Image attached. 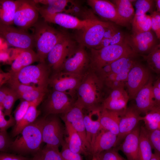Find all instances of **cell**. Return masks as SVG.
I'll list each match as a JSON object with an SVG mask.
<instances>
[{
	"label": "cell",
	"mask_w": 160,
	"mask_h": 160,
	"mask_svg": "<svg viewBox=\"0 0 160 160\" xmlns=\"http://www.w3.org/2000/svg\"><path fill=\"white\" fill-rule=\"evenodd\" d=\"M48 92L47 89L38 87L31 91L18 95L19 98L29 102H32L38 99L43 98Z\"/></svg>",
	"instance_id": "obj_40"
},
{
	"label": "cell",
	"mask_w": 160,
	"mask_h": 160,
	"mask_svg": "<svg viewBox=\"0 0 160 160\" xmlns=\"http://www.w3.org/2000/svg\"><path fill=\"white\" fill-rule=\"evenodd\" d=\"M6 116L3 111L0 109V131L7 130L10 127L15 126L16 121L12 115L7 119Z\"/></svg>",
	"instance_id": "obj_47"
},
{
	"label": "cell",
	"mask_w": 160,
	"mask_h": 160,
	"mask_svg": "<svg viewBox=\"0 0 160 160\" xmlns=\"http://www.w3.org/2000/svg\"><path fill=\"white\" fill-rule=\"evenodd\" d=\"M43 99H38L32 102L24 117L18 123L14 126L12 132V135L13 137L17 136L24 128L36 120L40 113L37 109V107Z\"/></svg>",
	"instance_id": "obj_25"
},
{
	"label": "cell",
	"mask_w": 160,
	"mask_h": 160,
	"mask_svg": "<svg viewBox=\"0 0 160 160\" xmlns=\"http://www.w3.org/2000/svg\"><path fill=\"white\" fill-rule=\"evenodd\" d=\"M11 59L9 52L6 50L1 51L0 52V61L6 62Z\"/></svg>",
	"instance_id": "obj_53"
},
{
	"label": "cell",
	"mask_w": 160,
	"mask_h": 160,
	"mask_svg": "<svg viewBox=\"0 0 160 160\" xmlns=\"http://www.w3.org/2000/svg\"><path fill=\"white\" fill-rule=\"evenodd\" d=\"M76 100L68 94L52 90L44 103L45 116L63 114L74 106Z\"/></svg>",
	"instance_id": "obj_7"
},
{
	"label": "cell",
	"mask_w": 160,
	"mask_h": 160,
	"mask_svg": "<svg viewBox=\"0 0 160 160\" xmlns=\"http://www.w3.org/2000/svg\"><path fill=\"white\" fill-rule=\"evenodd\" d=\"M36 4L40 3L44 6L37 7L39 13L42 16L67 12V7L71 1L68 0H33Z\"/></svg>",
	"instance_id": "obj_27"
},
{
	"label": "cell",
	"mask_w": 160,
	"mask_h": 160,
	"mask_svg": "<svg viewBox=\"0 0 160 160\" xmlns=\"http://www.w3.org/2000/svg\"><path fill=\"white\" fill-rule=\"evenodd\" d=\"M0 23L7 25L14 24L17 8V1L1 0L0 1Z\"/></svg>",
	"instance_id": "obj_33"
},
{
	"label": "cell",
	"mask_w": 160,
	"mask_h": 160,
	"mask_svg": "<svg viewBox=\"0 0 160 160\" xmlns=\"http://www.w3.org/2000/svg\"><path fill=\"white\" fill-rule=\"evenodd\" d=\"M20 100V102L14 112L16 124L18 123L24 117L32 102L22 99Z\"/></svg>",
	"instance_id": "obj_42"
},
{
	"label": "cell",
	"mask_w": 160,
	"mask_h": 160,
	"mask_svg": "<svg viewBox=\"0 0 160 160\" xmlns=\"http://www.w3.org/2000/svg\"><path fill=\"white\" fill-rule=\"evenodd\" d=\"M105 92L102 81L96 72L90 68L83 76L77 88L76 103L86 111H100Z\"/></svg>",
	"instance_id": "obj_1"
},
{
	"label": "cell",
	"mask_w": 160,
	"mask_h": 160,
	"mask_svg": "<svg viewBox=\"0 0 160 160\" xmlns=\"http://www.w3.org/2000/svg\"><path fill=\"white\" fill-rule=\"evenodd\" d=\"M37 53L32 49H23L12 63L9 72L16 73L36 62H39Z\"/></svg>",
	"instance_id": "obj_28"
},
{
	"label": "cell",
	"mask_w": 160,
	"mask_h": 160,
	"mask_svg": "<svg viewBox=\"0 0 160 160\" xmlns=\"http://www.w3.org/2000/svg\"><path fill=\"white\" fill-rule=\"evenodd\" d=\"M151 78L148 69L137 63L134 65L129 71L125 83L129 99H135L137 93Z\"/></svg>",
	"instance_id": "obj_14"
},
{
	"label": "cell",
	"mask_w": 160,
	"mask_h": 160,
	"mask_svg": "<svg viewBox=\"0 0 160 160\" xmlns=\"http://www.w3.org/2000/svg\"><path fill=\"white\" fill-rule=\"evenodd\" d=\"M39 153L43 160H63L58 147L46 144Z\"/></svg>",
	"instance_id": "obj_38"
},
{
	"label": "cell",
	"mask_w": 160,
	"mask_h": 160,
	"mask_svg": "<svg viewBox=\"0 0 160 160\" xmlns=\"http://www.w3.org/2000/svg\"><path fill=\"white\" fill-rule=\"evenodd\" d=\"M156 6L159 12L160 13V0L156 1Z\"/></svg>",
	"instance_id": "obj_58"
},
{
	"label": "cell",
	"mask_w": 160,
	"mask_h": 160,
	"mask_svg": "<svg viewBox=\"0 0 160 160\" xmlns=\"http://www.w3.org/2000/svg\"><path fill=\"white\" fill-rule=\"evenodd\" d=\"M151 29L155 32L157 37L160 40V30L158 22L155 17L151 14Z\"/></svg>",
	"instance_id": "obj_49"
},
{
	"label": "cell",
	"mask_w": 160,
	"mask_h": 160,
	"mask_svg": "<svg viewBox=\"0 0 160 160\" xmlns=\"http://www.w3.org/2000/svg\"><path fill=\"white\" fill-rule=\"evenodd\" d=\"M77 45L67 34L49 52L45 63L53 72L59 71L68 54Z\"/></svg>",
	"instance_id": "obj_12"
},
{
	"label": "cell",
	"mask_w": 160,
	"mask_h": 160,
	"mask_svg": "<svg viewBox=\"0 0 160 160\" xmlns=\"http://www.w3.org/2000/svg\"><path fill=\"white\" fill-rule=\"evenodd\" d=\"M126 40L136 54H149L155 45V39L151 31L138 33H132L126 36Z\"/></svg>",
	"instance_id": "obj_18"
},
{
	"label": "cell",
	"mask_w": 160,
	"mask_h": 160,
	"mask_svg": "<svg viewBox=\"0 0 160 160\" xmlns=\"http://www.w3.org/2000/svg\"><path fill=\"white\" fill-rule=\"evenodd\" d=\"M11 77V74L10 72L0 73V86L4 84L7 83Z\"/></svg>",
	"instance_id": "obj_52"
},
{
	"label": "cell",
	"mask_w": 160,
	"mask_h": 160,
	"mask_svg": "<svg viewBox=\"0 0 160 160\" xmlns=\"http://www.w3.org/2000/svg\"><path fill=\"white\" fill-rule=\"evenodd\" d=\"M135 106L127 107L120 116L119 125V132L114 148L118 146L124 140L126 136L130 133L143 120V116Z\"/></svg>",
	"instance_id": "obj_15"
},
{
	"label": "cell",
	"mask_w": 160,
	"mask_h": 160,
	"mask_svg": "<svg viewBox=\"0 0 160 160\" xmlns=\"http://www.w3.org/2000/svg\"><path fill=\"white\" fill-rule=\"evenodd\" d=\"M90 59L85 47L78 44L68 54L58 71L83 76L90 68Z\"/></svg>",
	"instance_id": "obj_6"
},
{
	"label": "cell",
	"mask_w": 160,
	"mask_h": 160,
	"mask_svg": "<svg viewBox=\"0 0 160 160\" xmlns=\"http://www.w3.org/2000/svg\"><path fill=\"white\" fill-rule=\"evenodd\" d=\"M60 151L63 160H83L81 154L72 152L65 141L61 146Z\"/></svg>",
	"instance_id": "obj_45"
},
{
	"label": "cell",
	"mask_w": 160,
	"mask_h": 160,
	"mask_svg": "<svg viewBox=\"0 0 160 160\" xmlns=\"http://www.w3.org/2000/svg\"><path fill=\"white\" fill-rule=\"evenodd\" d=\"M153 1L151 0H138L135 4L136 11L135 15L146 14L152 8Z\"/></svg>",
	"instance_id": "obj_43"
},
{
	"label": "cell",
	"mask_w": 160,
	"mask_h": 160,
	"mask_svg": "<svg viewBox=\"0 0 160 160\" xmlns=\"http://www.w3.org/2000/svg\"><path fill=\"white\" fill-rule=\"evenodd\" d=\"M130 0H114L111 1L115 5L118 15L125 25L132 21L135 15L132 2Z\"/></svg>",
	"instance_id": "obj_32"
},
{
	"label": "cell",
	"mask_w": 160,
	"mask_h": 160,
	"mask_svg": "<svg viewBox=\"0 0 160 160\" xmlns=\"http://www.w3.org/2000/svg\"><path fill=\"white\" fill-rule=\"evenodd\" d=\"M51 70L45 62L40 63L26 67L17 73L9 72L22 84L48 89Z\"/></svg>",
	"instance_id": "obj_5"
},
{
	"label": "cell",
	"mask_w": 160,
	"mask_h": 160,
	"mask_svg": "<svg viewBox=\"0 0 160 160\" xmlns=\"http://www.w3.org/2000/svg\"><path fill=\"white\" fill-rule=\"evenodd\" d=\"M33 27V35L39 62L45 63L49 52L67 34L49 25L44 21L37 22Z\"/></svg>",
	"instance_id": "obj_3"
},
{
	"label": "cell",
	"mask_w": 160,
	"mask_h": 160,
	"mask_svg": "<svg viewBox=\"0 0 160 160\" xmlns=\"http://www.w3.org/2000/svg\"><path fill=\"white\" fill-rule=\"evenodd\" d=\"M19 99L17 93L10 88L9 91L4 102L2 107L0 108V109L3 111L5 115L11 116L15 103Z\"/></svg>",
	"instance_id": "obj_39"
},
{
	"label": "cell",
	"mask_w": 160,
	"mask_h": 160,
	"mask_svg": "<svg viewBox=\"0 0 160 160\" xmlns=\"http://www.w3.org/2000/svg\"><path fill=\"white\" fill-rule=\"evenodd\" d=\"M134 99L136 103L135 106L140 113L145 114L156 105L151 78L147 84L138 92Z\"/></svg>",
	"instance_id": "obj_22"
},
{
	"label": "cell",
	"mask_w": 160,
	"mask_h": 160,
	"mask_svg": "<svg viewBox=\"0 0 160 160\" xmlns=\"http://www.w3.org/2000/svg\"><path fill=\"white\" fill-rule=\"evenodd\" d=\"M129 97L124 88L107 90L104 100L102 108L109 110L123 111L127 107Z\"/></svg>",
	"instance_id": "obj_19"
},
{
	"label": "cell",
	"mask_w": 160,
	"mask_h": 160,
	"mask_svg": "<svg viewBox=\"0 0 160 160\" xmlns=\"http://www.w3.org/2000/svg\"><path fill=\"white\" fill-rule=\"evenodd\" d=\"M92 160H96L94 157H92Z\"/></svg>",
	"instance_id": "obj_60"
},
{
	"label": "cell",
	"mask_w": 160,
	"mask_h": 160,
	"mask_svg": "<svg viewBox=\"0 0 160 160\" xmlns=\"http://www.w3.org/2000/svg\"><path fill=\"white\" fill-rule=\"evenodd\" d=\"M10 90L9 88L1 87L0 90V108L2 107L5 98Z\"/></svg>",
	"instance_id": "obj_50"
},
{
	"label": "cell",
	"mask_w": 160,
	"mask_h": 160,
	"mask_svg": "<svg viewBox=\"0 0 160 160\" xmlns=\"http://www.w3.org/2000/svg\"><path fill=\"white\" fill-rule=\"evenodd\" d=\"M12 141L8 135L6 130L0 131V151L7 153L11 148Z\"/></svg>",
	"instance_id": "obj_46"
},
{
	"label": "cell",
	"mask_w": 160,
	"mask_h": 160,
	"mask_svg": "<svg viewBox=\"0 0 160 160\" xmlns=\"http://www.w3.org/2000/svg\"><path fill=\"white\" fill-rule=\"evenodd\" d=\"M0 34L9 44L17 49H32L35 46L33 35L26 30L0 23Z\"/></svg>",
	"instance_id": "obj_9"
},
{
	"label": "cell",
	"mask_w": 160,
	"mask_h": 160,
	"mask_svg": "<svg viewBox=\"0 0 160 160\" xmlns=\"http://www.w3.org/2000/svg\"><path fill=\"white\" fill-rule=\"evenodd\" d=\"M90 49L89 54L90 68L95 71L122 57L136 54L133 51L126 39L124 42L120 44L108 46L99 49Z\"/></svg>",
	"instance_id": "obj_4"
},
{
	"label": "cell",
	"mask_w": 160,
	"mask_h": 160,
	"mask_svg": "<svg viewBox=\"0 0 160 160\" xmlns=\"http://www.w3.org/2000/svg\"><path fill=\"white\" fill-rule=\"evenodd\" d=\"M64 122L68 135L65 141L70 150L73 152L85 156L90 154L84 146L80 136L71 124L68 122Z\"/></svg>",
	"instance_id": "obj_26"
},
{
	"label": "cell",
	"mask_w": 160,
	"mask_h": 160,
	"mask_svg": "<svg viewBox=\"0 0 160 160\" xmlns=\"http://www.w3.org/2000/svg\"><path fill=\"white\" fill-rule=\"evenodd\" d=\"M152 149L148 130L145 126H141L139 138L138 160H150L153 154Z\"/></svg>",
	"instance_id": "obj_31"
},
{
	"label": "cell",
	"mask_w": 160,
	"mask_h": 160,
	"mask_svg": "<svg viewBox=\"0 0 160 160\" xmlns=\"http://www.w3.org/2000/svg\"><path fill=\"white\" fill-rule=\"evenodd\" d=\"M135 54L122 57L109 64L112 73H119L129 71L137 63Z\"/></svg>",
	"instance_id": "obj_34"
},
{
	"label": "cell",
	"mask_w": 160,
	"mask_h": 160,
	"mask_svg": "<svg viewBox=\"0 0 160 160\" xmlns=\"http://www.w3.org/2000/svg\"><path fill=\"white\" fill-rule=\"evenodd\" d=\"M148 131L149 138L153 149L154 150L155 152L160 155V130H148Z\"/></svg>",
	"instance_id": "obj_44"
},
{
	"label": "cell",
	"mask_w": 160,
	"mask_h": 160,
	"mask_svg": "<svg viewBox=\"0 0 160 160\" xmlns=\"http://www.w3.org/2000/svg\"><path fill=\"white\" fill-rule=\"evenodd\" d=\"M110 23L96 20L93 24L82 31L77 39V43L90 49H96L100 44Z\"/></svg>",
	"instance_id": "obj_13"
},
{
	"label": "cell",
	"mask_w": 160,
	"mask_h": 160,
	"mask_svg": "<svg viewBox=\"0 0 160 160\" xmlns=\"http://www.w3.org/2000/svg\"><path fill=\"white\" fill-rule=\"evenodd\" d=\"M132 33L136 34L150 31L151 29V17L144 14L135 15L132 21Z\"/></svg>",
	"instance_id": "obj_35"
},
{
	"label": "cell",
	"mask_w": 160,
	"mask_h": 160,
	"mask_svg": "<svg viewBox=\"0 0 160 160\" xmlns=\"http://www.w3.org/2000/svg\"><path fill=\"white\" fill-rule=\"evenodd\" d=\"M153 92L156 105L160 106V90L154 84L153 85Z\"/></svg>",
	"instance_id": "obj_51"
},
{
	"label": "cell",
	"mask_w": 160,
	"mask_h": 160,
	"mask_svg": "<svg viewBox=\"0 0 160 160\" xmlns=\"http://www.w3.org/2000/svg\"><path fill=\"white\" fill-rule=\"evenodd\" d=\"M150 160H160V155L156 152H154L153 153Z\"/></svg>",
	"instance_id": "obj_55"
},
{
	"label": "cell",
	"mask_w": 160,
	"mask_h": 160,
	"mask_svg": "<svg viewBox=\"0 0 160 160\" xmlns=\"http://www.w3.org/2000/svg\"><path fill=\"white\" fill-rule=\"evenodd\" d=\"M0 160H31V159L20 155L1 152L0 154Z\"/></svg>",
	"instance_id": "obj_48"
},
{
	"label": "cell",
	"mask_w": 160,
	"mask_h": 160,
	"mask_svg": "<svg viewBox=\"0 0 160 160\" xmlns=\"http://www.w3.org/2000/svg\"><path fill=\"white\" fill-rule=\"evenodd\" d=\"M16 1L14 24L18 28L26 30L36 23L39 12L33 1Z\"/></svg>",
	"instance_id": "obj_10"
},
{
	"label": "cell",
	"mask_w": 160,
	"mask_h": 160,
	"mask_svg": "<svg viewBox=\"0 0 160 160\" xmlns=\"http://www.w3.org/2000/svg\"><path fill=\"white\" fill-rule=\"evenodd\" d=\"M153 108L160 112V106L156 105Z\"/></svg>",
	"instance_id": "obj_59"
},
{
	"label": "cell",
	"mask_w": 160,
	"mask_h": 160,
	"mask_svg": "<svg viewBox=\"0 0 160 160\" xmlns=\"http://www.w3.org/2000/svg\"><path fill=\"white\" fill-rule=\"evenodd\" d=\"M156 18L160 30V13L158 12L154 11L151 13Z\"/></svg>",
	"instance_id": "obj_54"
},
{
	"label": "cell",
	"mask_w": 160,
	"mask_h": 160,
	"mask_svg": "<svg viewBox=\"0 0 160 160\" xmlns=\"http://www.w3.org/2000/svg\"><path fill=\"white\" fill-rule=\"evenodd\" d=\"M88 4L101 17L120 25H125L119 18L116 7L111 2L105 0H89Z\"/></svg>",
	"instance_id": "obj_20"
},
{
	"label": "cell",
	"mask_w": 160,
	"mask_h": 160,
	"mask_svg": "<svg viewBox=\"0 0 160 160\" xmlns=\"http://www.w3.org/2000/svg\"><path fill=\"white\" fill-rule=\"evenodd\" d=\"M154 84L160 90V78L158 79Z\"/></svg>",
	"instance_id": "obj_57"
},
{
	"label": "cell",
	"mask_w": 160,
	"mask_h": 160,
	"mask_svg": "<svg viewBox=\"0 0 160 160\" xmlns=\"http://www.w3.org/2000/svg\"><path fill=\"white\" fill-rule=\"evenodd\" d=\"M145 127L148 130H160V112L152 108L143 116Z\"/></svg>",
	"instance_id": "obj_36"
},
{
	"label": "cell",
	"mask_w": 160,
	"mask_h": 160,
	"mask_svg": "<svg viewBox=\"0 0 160 160\" xmlns=\"http://www.w3.org/2000/svg\"><path fill=\"white\" fill-rule=\"evenodd\" d=\"M140 125L127 135L123 141L115 148L121 151L127 160H138V152L140 131Z\"/></svg>",
	"instance_id": "obj_21"
},
{
	"label": "cell",
	"mask_w": 160,
	"mask_h": 160,
	"mask_svg": "<svg viewBox=\"0 0 160 160\" xmlns=\"http://www.w3.org/2000/svg\"><path fill=\"white\" fill-rule=\"evenodd\" d=\"M96 160H127L122 157L115 148L103 151L92 156Z\"/></svg>",
	"instance_id": "obj_41"
},
{
	"label": "cell",
	"mask_w": 160,
	"mask_h": 160,
	"mask_svg": "<svg viewBox=\"0 0 160 160\" xmlns=\"http://www.w3.org/2000/svg\"><path fill=\"white\" fill-rule=\"evenodd\" d=\"M47 22L57 24L63 27L78 30H84L93 24L96 19H79L70 15L63 13H57L41 16Z\"/></svg>",
	"instance_id": "obj_16"
},
{
	"label": "cell",
	"mask_w": 160,
	"mask_h": 160,
	"mask_svg": "<svg viewBox=\"0 0 160 160\" xmlns=\"http://www.w3.org/2000/svg\"><path fill=\"white\" fill-rule=\"evenodd\" d=\"M124 111H117L102 108L99 113L102 129L109 131L117 136L120 116Z\"/></svg>",
	"instance_id": "obj_24"
},
{
	"label": "cell",
	"mask_w": 160,
	"mask_h": 160,
	"mask_svg": "<svg viewBox=\"0 0 160 160\" xmlns=\"http://www.w3.org/2000/svg\"><path fill=\"white\" fill-rule=\"evenodd\" d=\"M92 117V111L88 112L84 111V119L86 131V139L90 147V150L96 136L102 129L99 121V113L97 119L94 120Z\"/></svg>",
	"instance_id": "obj_30"
},
{
	"label": "cell",
	"mask_w": 160,
	"mask_h": 160,
	"mask_svg": "<svg viewBox=\"0 0 160 160\" xmlns=\"http://www.w3.org/2000/svg\"><path fill=\"white\" fill-rule=\"evenodd\" d=\"M57 115L46 116L42 130V141L46 144L59 148L65 141V129Z\"/></svg>",
	"instance_id": "obj_11"
},
{
	"label": "cell",
	"mask_w": 160,
	"mask_h": 160,
	"mask_svg": "<svg viewBox=\"0 0 160 160\" xmlns=\"http://www.w3.org/2000/svg\"><path fill=\"white\" fill-rule=\"evenodd\" d=\"M117 135L104 129H102L96 136L90 151L92 156L114 147Z\"/></svg>",
	"instance_id": "obj_23"
},
{
	"label": "cell",
	"mask_w": 160,
	"mask_h": 160,
	"mask_svg": "<svg viewBox=\"0 0 160 160\" xmlns=\"http://www.w3.org/2000/svg\"><path fill=\"white\" fill-rule=\"evenodd\" d=\"M83 76L57 71L50 76L49 85L52 90L66 93L77 100L76 91Z\"/></svg>",
	"instance_id": "obj_8"
},
{
	"label": "cell",
	"mask_w": 160,
	"mask_h": 160,
	"mask_svg": "<svg viewBox=\"0 0 160 160\" xmlns=\"http://www.w3.org/2000/svg\"><path fill=\"white\" fill-rule=\"evenodd\" d=\"M144 57L151 69L156 73H160V43L156 45Z\"/></svg>",
	"instance_id": "obj_37"
},
{
	"label": "cell",
	"mask_w": 160,
	"mask_h": 160,
	"mask_svg": "<svg viewBox=\"0 0 160 160\" xmlns=\"http://www.w3.org/2000/svg\"><path fill=\"white\" fill-rule=\"evenodd\" d=\"M60 115V118L64 122L70 123L78 133L84 146L89 153L90 147L87 141L84 119V111L83 108L75 103L68 111Z\"/></svg>",
	"instance_id": "obj_17"
},
{
	"label": "cell",
	"mask_w": 160,
	"mask_h": 160,
	"mask_svg": "<svg viewBox=\"0 0 160 160\" xmlns=\"http://www.w3.org/2000/svg\"><path fill=\"white\" fill-rule=\"evenodd\" d=\"M46 116L38 119L24 128L12 142L11 150L20 154L34 153L41 150L42 130Z\"/></svg>",
	"instance_id": "obj_2"
},
{
	"label": "cell",
	"mask_w": 160,
	"mask_h": 160,
	"mask_svg": "<svg viewBox=\"0 0 160 160\" xmlns=\"http://www.w3.org/2000/svg\"><path fill=\"white\" fill-rule=\"evenodd\" d=\"M126 38V36L117 26L110 22L100 44L95 49H99L108 46L122 43L125 41Z\"/></svg>",
	"instance_id": "obj_29"
},
{
	"label": "cell",
	"mask_w": 160,
	"mask_h": 160,
	"mask_svg": "<svg viewBox=\"0 0 160 160\" xmlns=\"http://www.w3.org/2000/svg\"><path fill=\"white\" fill-rule=\"evenodd\" d=\"M31 160H43L40 154L39 151L34 155V156Z\"/></svg>",
	"instance_id": "obj_56"
}]
</instances>
